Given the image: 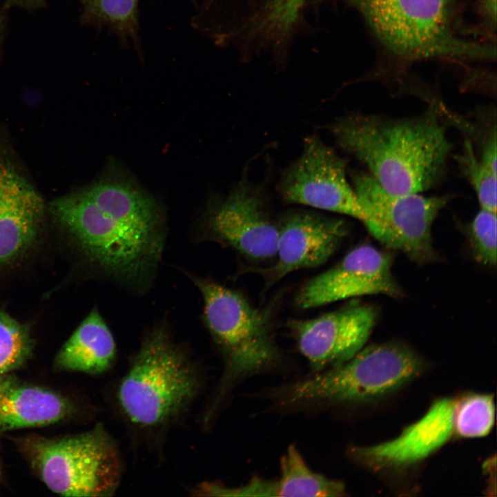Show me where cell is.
Segmentation results:
<instances>
[{"label":"cell","mask_w":497,"mask_h":497,"mask_svg":"<svg viewBox=\"0 0 497 497\" xmlns=\"http://www.w3.org/2000/svg\"><path fill=\"white\" fill-rule=\"evenodd\" d=\"M347 233L341 219L310 211L286 215L278 224L277 260L266 271L269 282L295 271L322 264L336 251Z\"/></svg>","instance_id":"13"},{"label":"cell","mask_w":497,"mask_h":497,"mask_svg":"<svg viewBox=\"0 0 497 497\" xmlns=\"http://www.w3.org/2000/svg\"><path fill=\"white\" fill-rule=\"evenodd\" d=\"M495 417L493 398L474 393L456 399L454 435L463 438L485 436L491 431Z\"/></svg>","instance_id":"21"},{"label":"cell","mask_w":497,"mask_h":497,"mask_svg":"<svg viewBox=\"0 0 497 497\" xmlns=\"http://www.w3.org/2000/svg\"><path fill=\"white\" fill-rule=\"evenodd\" d=\"M203 299L204 320L224 362L214 396L202 414L208 427L232 387L280 359L271 333L269 309L253 306L240 293L206 278L190 275Z\"/></svg>","instance_id":"4"},{"label":"cell","mask_w":497,"mask_h":497,"mask_svg":"<svg viewBox=\"0 0 497 497\" xmlns=\"http://www.w3.org/2000/svg\"><path fill=\"white\" fill-rule=\"evenodd\" d=\"M377 317L374 306L353 300L315 318L291 320L287 327L315 373L345 362L364 347Z\"/></svg>","instance_id":"10"},{"label":"cell","mask_w":497,"mask_h":497,"mask_svg":"<svg viewBox=\"0 0 497 497\" xmlns=\"http://www.w3.org/2000/svg\"><path fill=\"white\" fill-rule=\"evenodd\" d=\"M46 6V0H3L2 8L5 11L14 8L35 11L43 8Z\"/></svg>","instance_id":"27"},{"label":"cell","mask_w":497,"mask_h":497,"mask_svg":"<svg viewBox=\"0 0 497 497\" xmlns=\"http://www.w3.org/2000/svg\"><path fill=\"white\" fill-rule=\"evenodd\" d=\"M456 399L436 401L417 422L398 437L369 447H353L349 454L360 464L375 469H401L428 458L454 435Z\"/></svg>","instance_id":"14"},{"label":"cell","mask_w":497,"mask_h":497,"mask_svg":"<svg viewBox=\"0 0 497 497\" xmlns=\"http://www.w3.org/2000/svg\"><path fill=\"white\" fill-rule=\"evenodd\" d=\"M75 402L55 391L0 376V436L15 429L57 423L77 413Z\"/></svg>","instance_id":"15"},{"label":"cell","mask_w":497,"mask_h":497,"mask_svg":"<svg viewBox=\"0 0 497 497\" xmlns=\"http://www.w3.org/2000/svg\"><path fill=\"white\" fill-rule=\"evenodd\" d=\"M117 358L113 333L97 309L84 319L57 353V370L101 375L108 372Z\"/></svg>","instance_id":"18"},{"label":"cell","mask_w":497,"mask_h":497,"mask_svg":"<svg viewBox=\"0 0 497 497\" xmlns=\"http://www.w3.org/2000/svg\"><path fill=\"white\" fill-rule=\"evenodd\" d=\"M44 210L41 196L17 173L0 198V264L16 258L32 244Z\"/></svg>","instance_id":"17"},{"label":"cell","mask_w":497,"mask_h":497,"mask_svg":"<svg viewBox=\"0 0 497 497\" xmlns=\"http://www.w3.org/2000/svg\"><path fill=\"white\" fill-rule=\"evenodd\" d=\"M50 211L105 278L134 289L148 286L166 240L151 198L128 184L103 182L55 199Z\"/></svg>","instance_id":"1"},{"label":"cell","mask_w":497,"mask_h":497,"mask_svg":"<svg viewBox=\"0 0 497 497\" xmlns=\"http://www.w3.org/2000/svg\"><path fill=\"white\" fill-rule=\"evenodd\" d=\"M478 7L486 28L491 32L496 29V0H478Z\"/></svg>","instance_id":"25"},{"label":"cell","mask_w":497,"mask_h":497,"mask_svg":"<svg viewBox=\"0 0 497 497\" xmlns=\"http://www.w3.org/2000/svg\"><path fill=\"white\" fill-rule=\"evenodd\" d=\"M17 174L6 153L0 147V198Z\"/></svg>","instance_id":"26"},{"label":"cell","mask_w":497,"mask_h":497,"mask_svg":"<svg viewBox=\"0 0 497 497\" xmlns=\"http://www.w3.org/2000/svg\"><path fill=\"white\" fill-rule=\"evenodd\" d=\"M5 10L3 8H0V62L3 56V47L6 38V17L5 14Z\"/></svg>","instance_id":"28"},{"label":"cell","mask_w":497,"mask_h":497,"mask_svg":"<svg viewBox=\"0 0 497 497\" xmlns=\"http://www.w3.org/2000/svg\"><path fill=\"white\" fill-rule=\"evenodd\" d=\"M454 159L474 188L480 208L496 213V173L476 155L470 138L465 139L461 152Z\"/></svg>","instance_id":"23"},{"label":"cell","mask_w":497,"mask_h":497,"mask_svg":"<svg viewBox=\"0 0 497 497\" xmlns=\"http://www.w3.org/2000/svg\"><path fill=\"white\" fill-rule=\"evenodd\" d=\"M204 386L199 365L166 326L144 337L110 389V405L135 439L159 448L180 423Z\"/></svg>","instance_id":"3"},{"label":"cell","mask_w":497,"mask_h":497,"mask_svg":"<svg viewBox=\"0 0 497 497\" xmlns=\"http://www.w3.org/2000/svg\"><path fill=\"white\" fill-rule=\"evenodd\" d=\"M434 106L411 117L351 113L331 126L337 144L386 191L420 193L443 177L452 144Z\"/></svg>","instance_id":"2"},{"label":"cell","mask_w":497,"mask_h":497,"mask_svg":"<svg viewBox=\"0 0 497 497\" xmlns=\"http://www.w3.org/2000/svg\"><path fill=\"white\" fill-rule=\"evenodd\" d=\"M15 442L41 480L59 495L111 496L121 484V454L101 422L76 434L61 437L30 434L17 438Z\"/></svg>","instance_id":"5"},{"label":"cell","mask_w":497,"mask_h":497,"mask_svg":"<svg viewBox=\"0 0 497 497\" xmlns=\"http://www.w3.org/2000/svg\"><path fill=\"white\" fill-rule=\"evenodd\" d=\"M496 213L480 208L469 224L470 244L475 259L483 265L496 264Z\"/></svg>","instance_id":"24"},{"label":"cell","mask_w":497,"mask_h":497,"mask_svg":"<svg viewBox=\"0 0 497 497\" xmlns=\"http://www.w3.org/2000/svg\"><path fill=\"white\" fill-rule=\"evenodd\" d=\"M423 367L419 355L403 344H372L338 366L284 387L280 398L286 404L370 402L415 379Z\"/></svg>","instance_id":"7"},{"label":"cell","mask_w":497,"mask_h":497,"mask_svg":"<svg viewBox=\"0 0 497 497\" xmlns=\"http://www.w3.org/2000/svg\"><path fill=\"white\" fill-rule=\"evenodd\" d=\"M207 227L211 237L249 259L275 256L278 225L269 215L260 190L244 179L213 210Z\"/></svg>","instance_id":"12"},{"label":"cell","mask_w":497,"mask_h":497,"mask_svg":"<svg viewBox=\"0 0 497 497\" xmlns=\"http://www.w3.org/2000/svg\"><path fill=\"white\" fill-rule=\"evenodd\" d=\"M1 479H2V467H1V462H0V482H1Z\"/></svg>","instance_id":"29"},{"label":"cell","mask_w":497,"mask_h":497,"mask_svg":"<svg viewBox=\"0 0 497 497\" xmlns=\"http://www.w3.org/2000/svg\"><path fill=\"white\" fill-rule=\"evenodd\" d=\"M33 348L29 328L0 311V376L21 368L31 358Z\"/></svg>","instance_id":"22"},{"label":"cell","mask_w":497,"mask_h":497,"mask_svg":"<svg viewBox=\"0 0 497 497\" xmlns=\"http://www.w3.org/2000/svg\"><path fill=\"white\" fill-rule=\"evenodd\" d=\"M352 179L364 213L362 222L376 240L418 264L436 259L431 228L451 195L391 193L368 173H356Z\"/></svg>","instance_id":"8"},{"label":"cell","mask_w":497,"mask_h":497,"mask_svg":"<svg viewBox=\"0 0 497 497\" xmlns=\"http://www.w3.org/2000/svg\"><path fill=\"white\" fill-rule=\"evenodd\" d=\"M347 162L316 135L304 141L300 157L282 173L278 188L289 203L351 216L364 213L348 182Z\"/></svg>","instance_id":"9"},{"label":"cell","mask_w":497,"mask_h":497,"mask_svg":"<svg viewBox=\"0 0 497 497\" xmlns=\"http://www.w3.org/2000/svg\"><path fill=\"white\" fill-rule=\"evenodd\" d=\"M212 496H297L335 497L344 494V485L314 472L294 446L289 447L280 463V475L275 480L254 477L235 487L213 482L208 487Z\"/></svg>","instance_id":"16"},{"label":"cell","mask_w":497,"mask_h":497,"mask_svg":"<svg viewBox=\"0 0 497 497\" xmlns=\"http://www.w3.org/2000/svg\"><path fill=\"white\" fill-rule=\"evenodd\" d=\"M364 17L382 45L409 61L491 57L489 48L458 37L454 0H345Z\"/></svg>","instance_id":"6"},{"label":"cell","mask_w":497,"mask_h":497,"mask_svg":"<svg viewBox=\"0 0 497 497\" xmlns=\"http://www.w3.org/2000/svg\"><path fill=\"white\" fill-rule=\"evenodd\" d=\"M306 0H258L248 20L255 33L275 43H286L300 23Z\"/></svg>","instance_id":"19"},{"label":"cell","mask_w":497,"mask_h":497,"mask_svg":"<svg viewBox=\"0 0 497 497\" xmlns=\"http://www.w3.org/2000/svg\"><path fill=\"white\" fill-rule=\"evenodd\" d=\"M391 266V255L369 244L360 245L305 284L295 298L296 304L310 309L367 295L400 298L403 292Z\"/></svg>","instance_id":"11"},{"label":"cell","mask_w":497,"mask_h":497,"mask_svg":"<svg viewBox=\"0 0 497 497\" xmlns=\"http://www.w3.org/2000/svg\"><path fill=\"white\" fill-rule=\"evenodd\" d=\"M81 21L96 28H108L124 41L138 39L139 0H80Z\"/></svg>","instance_id":"20"}]
</instances>
